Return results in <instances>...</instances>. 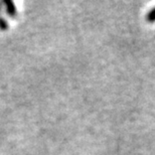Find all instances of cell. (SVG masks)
<instances>
[{"label":"cell","mask_w":155,"mask_h":155,"mask_svg":"<svg viewBox=\"0 0 155 155\" xmlns=\"http://www.w3.org/2000/svg\"><path fill=\"white\" fill-rule=\"evenodd\" d=\"M146 19H147V21H149V22H153V21H155V7L152 9V10H150L149 13L147 14Z\"/></svg>","instance_id":"2"},{"label":"cell","mask_w":155,"mask_h":155,"mask_svg":"<svg viewBox=\"0 0 155 155\" xmlns=\"http://www.w3.org/2000/svg\"><path fill=\"white\" fill-rule=\"evenodd\" d=\"M7 27H8V24H7V22H6V20L4 19V18L0 17V28L7 29Z\"/></svg>","instance_id":"3"},{"label":"cell","mask_w":155,"mask_h":155,"mask_svg":"<svg viewBox=\"0 0 155 155\" xmlns=\"http://www.w3.org/2000/svg\"><path fill=\"white\" fill-rule=\"evenodd\" d=\"M3 4L6 6V11H7V13L10 15V16H15L16 15V9H15V6L13 4V2L11 1H3Z\"/></svg>","instance_id":"1"}]
</instances>
